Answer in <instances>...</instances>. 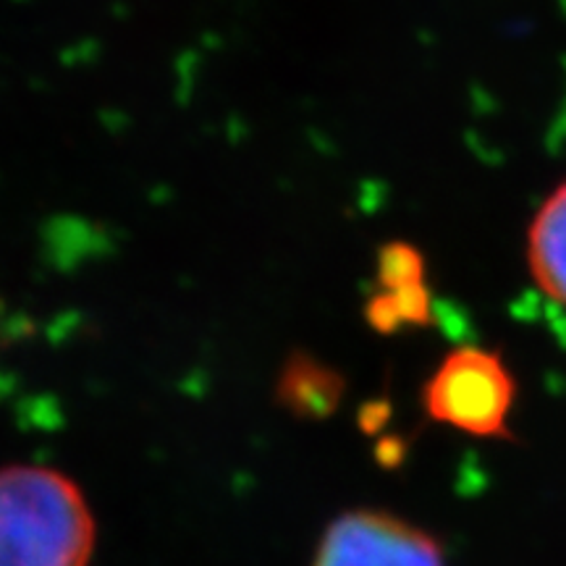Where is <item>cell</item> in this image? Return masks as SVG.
<instances>
[{
	"label": "cell",
	"mask_w": 566,
	"mask_h": 566,
	"mask_svg": "<svg viewBox=\"0 0 566 566\" xmlns=\"http://www.w3.org/2000/svg\"><path fill=\"white\" fill-rule=\"evenodd\" d=\"M95 543V514L74 480L53 467H0V566H90Z\"/></svg>",
	"instance_id": "cell-1"
},
{
	"label": "cell",
	"mask_w": 566,
	"mask_h": 566,
	"mask_svg": "<svg viewBox=\"0 0 566 566\" xmlns=\"http://www.w3.org/2000/svg\"><path fill=\"white\" fill-rule=\"evenodd\" d=\"M514 405V373L501 352L485 346L451 349L422 386L424 415L472 438L514 441L509 428Z\"/></svg>",
	"instance_id": "cell-2"
},
{
	"label": "cell",
	"mask_w": 566,
	"mask_h": 566,
	"mask_svg": "<svg viewBox=\"0 0 566 566\" xmlns=\"http://www.w3.org/2000/svg\"><path fill=\"white\" fill-rule=\"evenodd\" d=\"M313 566H446V556L428 530L380 509H352L325 527Z\"/></svg>",
	"instance_id": "cell-3"
},
{
	"label": "cell",
	"mask_w": 566,
	"mask_h": 566,
	"mask_svg": "<svg viewBox=\"0 0 566 566\" xmlns=\"http://www.w3.org/2000/svg\"><path fill=\"white\" fill-rule=\"evenodd\" d=\"M525 260L541 294L566 310V179L551 189L530 218Z\"/></svg>",
	"instance_id": "cell-4"
},
{
	"label": "cell",
	"mask_w": 566,
	"mask_h": 566,
	"mask_svg": "<svg viewBox=\"0 0 566 566\" xmlns=\"http://www.w3.org/2000/svg\"><path fill=\"white\" fill-rule=\"evenodd\" d=\"M344 380L313 357H292L279 380V401L304 420H325L336 412Z\"/></svg>",
	"instance_id": "cell-5"
},
{
	"label": "cell",
	"mask_w": 566,
	"mask_h": 566,
	"mask_svg": "<svg viewBox=\"0 0 566 566\" xmlns=\"http://www.w3.org/2000/svg\"><path fill=\"white\" fill-rule=\"evenodd\" d=\"M42 247H45L48 263L69 273L97 254H105L108 237L97 226L76 216H55L42 229Z\"/></svg>",
	"instance_id": "cell-6"
},
{
	"label": "cell",
	"mask_w": 566,
	"mask_h": 566,
	"mask_svg": "<svg viewBox=\"0 0 566 566\" xmlns=\"http://www.w3.org/2000/svg\"><path fill=\"white\" fill-rule=\"evenodd\" d=\"M378 281L386 292L424 281V260L412 244L391 242L378 252Z\"/></svg>",
	"instance_id": "cell-7"
},
{
	"label": "cell",
	"mask_w": 566,
	"mask_h": 566,
	"mask_svg": "<svg viewBox=\"0 0 566 566\" xmlns=\"http://www.w3.org/2000/svg\"><path fill=\"white\" fill-rule=\"evenodd\" d=\"M386 294L394 304L396 315H399L401 328L405 325H428L433 321V296H430V289L424 286V281L391 289Z\"/></svg>",
	"instance_id": "cell-8"
},
{
	"label": "cell",
	"mask_w": 566,
	"mask_h": 566,
	"mask_svg": "<svg viewBox=\"0 0 566 566\" xmlns=\"http://www.w3.org/2000/svg\"><path fill=\"white\" fill-rule=\"evenodd\" d=\"M365 317H367V323H370L373 328L378 331V334H396V331L401 328L399 315H396L394 304H391V300H388L386 292L375 294L373 300L367 302Z\"/></svg>",
	"instance_id": "cell-9"
}]
</instances>
